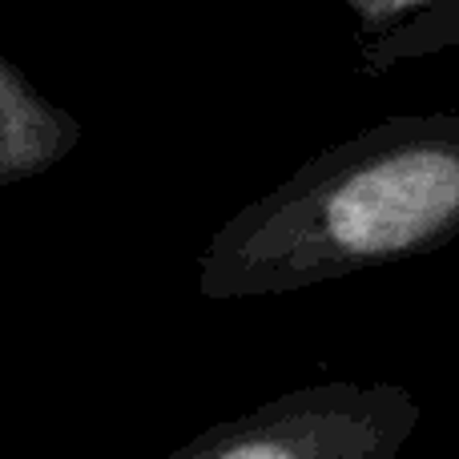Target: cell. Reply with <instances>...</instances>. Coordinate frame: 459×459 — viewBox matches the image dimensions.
Here are the masks:
<instances>
[{"label":"cell","instance_id":"obj_4","mask_svg":"<svg viewBox=\"0 0 459 459\" xmlns=\"http://www.w3.org/2000/svg\"><path fill=\"white\" fill-rule=\"evenodd\" d=\"M447 48H459V0H444V4L428 8L415 21L399 24L387 37L367 40L363 53H359V69L367 77H383L399 65L428 61V56L447 53Z\"/></svg>","mask_w":459,"mask_h":459},{"label":"cell","instance_id":"obj_3","mask_svg":"<svg viewBox=\"0 0 459 459\" xmlns=\"http://www.w3.org/2000/svg\"><path fill=\"white\" fill-rule=\"evenodd\" d=\"M81 142L77 117L56 109L0 56V186L53 169Z\"/></svg>","mask_w":459,"mask_h":459},{"label":"cell","instance_id":"obj_5","mask_svg":"<svg viewBox=\"0 0 459 459\" xmlns=\"http://www.w3.org/2000/svg\"><path fill=\"white\" fill-rule=\"evenodd\" d=\"M342 4L355 13L359 29H363V45H367V40L387 37L399 24L415 21V16H423L428 8L444 4V0H342Z\"/></svg>","mask_w":459,"mask_h":459},{"label":"cell","instance_id":"obj_2","mask_svg":"<svg viewBox=\"0 0 459 459\" xmlns=\"http://www.w3.org/2000/svg\"><path fill=\"white\" fill-rule=\"evenodd\" d=\"M423 403L399 383H310L158 459H399Z\"/></svg>","mask_w":459,"mask_h":459},{"label":"cell","instance_id":"obj_1","mask_svg":"<svg viewBox=\"0 0 459 459\" xmlns=\"http://www.w3.org/2000/svg\"><path fill=\"white\" fill-rule=\"evenodd\" d=\"M459 238V109L351 134L242 206L198 254L210 302L270 299L420 258Z\"/></svg>","mask_w":459,"mask_h":459}]
</instances>
